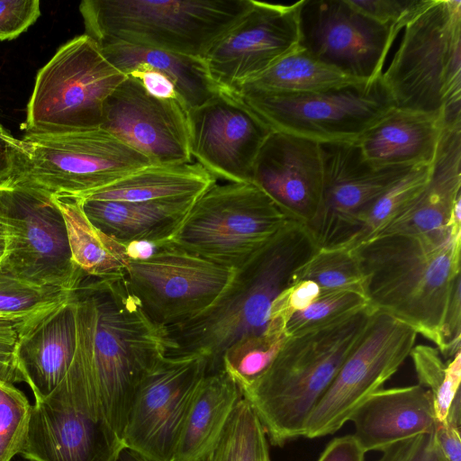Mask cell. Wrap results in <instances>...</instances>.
I'll return each instance as SVG.
<instances>
[{
    "mask_svg": "<svg viewBox=\"0 0 461 461\" xmlns=\"http://www.w3.org/2000/svg\"><path fill=\"white\" fill-rule=\"evenodd\" d=\"M71 297L75 351L55 390L122 438L137 387L167 353V330L145 314L124 276L84 275Z\"/></svg>",
    "mask_w": 461,
    "mask_h": 461,
    "instance_id": "obj_1",
    "label": "cell"
},
{
    "mask_svg": "<svg viewBox=\"0 0 461 461\" xmlns=\"http://www.w3.org/2000/svg\"><path fill=\"white\" fill-rule=\"evenodd\" d=\"M443 236L392 233L351 249L368 305L411 327L438 349L456 285L461 283V222Z\"/></svg>",
    "mask_w": 461,
    "mask_h": 461,
    "instance_id": "obj_2",
    "label": "cell"
},
{
    "mask_svg": "<svg viewBox=\"0 0 461 461\" xmlns=\"http://www.w3.org/2000/svg\"><path fill=\"white\" fill-rule=\"evenodd\" d=\"M317 248L303 223L290 221L237 269L231 284L210 309L167 330L166 355L199 354L206 358V373L222 369V357L230 348L266 333L274 301L294 284V271Z\"/></svg>",
    "mask_w": 461,
    "mask_h": 461,
    "instance_id": "obj_3",
    "label": "cell"
},
{
    "mask_svg": "<svg viewBox=\"0 0 461 461\" xmlns=\"http://www.w3.org/2000/svg\"><path fill=\"white\" fill-rule=\"evenodd\" d=\"M369 305L326 326L287 336L267 369L241 391L271 445L303 436L306 421L358 343Z\"/></svg>",
    "mask_w": 461,
    "mask_h": 461,
    "instance_id": "obj_4",
    "label": "cell"
},
{
    "mask_svg": "<svg viewBox=\"0 0 461 461\" xmlns=\"http://www.w3.org/2000/svg\"><path fill=\"white\" fill-rule=\"evenodd\" d=\"M253 0H85L86 34L203 59L252 6Z\"/></svg>",
    "mask_w": 461,
    "mask_h": 461,
    "instance_id": "obj_5",
    "label": "cell"
},
{
    "mask_svg": "<svg viewBox=\"0 0 461 461\" xmlns=\"http://www.w3.org/2000/svg\"><path fill=\"white\" fill-rule=\"evenodd\" d=\"M381 81L397 108L461 117V1L418 0Z\"/></svg>",
    "mask_w": 461,
    "mask_h": 461,
    "instance_id": "obj_6",
    "label": "cell"
},
{
    "mask_svg": "<svg viewBox=\"0 0 461 461\" xmlns=\"http://www.w3.org/2000/svg\"><path fill=\"white\" fill-rule=\"evenodd\" d=\"M293 219L253 182L215 183L164 244L239 269Z\"/></svg>",
    "mask_w": 461,
    "mask_h": 461,
    "instance_id": "obj_7",
    "label": "cell"
},
{
    "mask_svg": "<svg viewBox=\"0 0 461 461\" xmlns=\"http://www.w3.org/2000/svg\"><path fill=\"white\" fill-rule=\"evenodd\" d=\"M126 78L87 34L63 44L38 72L25 133L58 134L101 127L104 105Z\"/></svg>",
    "mask_w": 461,
    "mask_h": 461,
    "instance_id": "obj_8",
    "label": "cell"
},
{
    "mask_svg": "<svg viewBox=\"0 0 461 461\" xmlns=\"http://www.w3.org/2000/svg\"><path fill=\"white\" fill-rule=\"evenodd\" d=\"M12 181L52 195L82 198L153 164L104 128L58 133H25Z\"/></svg>",
    "mask_w": 461,
    "mask_h": 461,
    "instance_id": "obj_9",
    "label": "cell"
},
{
    "mask_svg": "<svg viewBox=\"0 0 461 461\" xmlns=\"http://www.w3.org/2000/svg\"><path fill=\"white\" fill-rule=\"evenodd\" d=\"M230 92L273 131L319 143L354 142L395 107L381 77L319 93Z\"/></svg>",
    "mask_w": 461,
    "mask_h": 461,
    "instance_id": "obj_10",
    "label": "cell"
},
{
    "mask_svg": "<svg viewBox=\"0 0 461 461\" xmlns=\"http://www.w3.org/2000/svg\"><path fill=\"white\" fill-rule=\"evenodd\" d=\"M0 203L10 224L2 265L26 282L72 291L84 275L73 262L66 224L52 194L11 181L0 187Z\"/></svg>",
    "mask_w": 461,
    "mask_h": 461,
    "instance_id": "obj_11",
    "label": "cell"
},
{
    "mask_svg": "<svg viewBox=\"0 0 461 461\" xmlns=\"http://www.w3.org/2000/svg\"><path fill=\"white\" fill-rule=\"evenodd\" d=\"M417 335L402 321L375 310L358 343L310 414L303 437L321 438L340 429L410 357Z\"/></svg>",
    "mask_w": 461,
    "mask_h": 461,
    "instance_id": "obj_12",
    "label": "cell"
},
{
    "mask_svg": "<svg viewBox=\"0 0 461 461\" xmlns=\"http://www.w3.org/2000/svg\"><path fill=\"white\" fill-rule=\"evenodd\" d=\"M236 272L163 243L147 259H130L124 277L145 314L167 330L210 309Z\"/></svg>",
    "mask_w": 461,
    "mask_h": 461,
    "instance_id": "obj_13",
    "label": "cell"
},
{
    "mask_svg": "<svg viewBox=\"0 0 461 461\" xmlns=\"http://www.w3.org/2000/svg\"><path fill=\"white\" fill-rule=\"evenodd\" d=\"M206 367L199 354L165 355L137 387L122 438L124 446L151 461H173Z\"/></svg>",
    "mask_w": 461,
    "mask_h": 461,
    "instance_id": "obj_14",
    "label": "cell"
},
{
    "mask_svg": "<svg viewBox=\"0 0 461 461\" xmlns=\"http://www.w3.org/2000/svg\"><path fill=\"white\" fill-rule=\"evenodd\" d=\"M320 144L322 195L316 213L304 225L318 248L347 247L365 211L412 167L376 168L354 142Z\"/></svg>",
    "mask_w": 461,
    "mask_h": 461,
    "instance_id": "obj_15",
    "label": "cell"
},
{
    "mask_svg": "<svg viewBox=\"0 0 461 461\" xmlns=\"http://www.w3.org/2000/svg\"><path fill=\"white\" fill-rule=\"evenodd\" d=\"M400 32L364 15L348 0H301L300 47L323 63L363 81L380 77Z\"/></svg>",
    "mask_w": 461,
    "mask_h": 461,
    "instance_id": "obj_16",
    "label": "cell"
},
{
    "mask_svg": "<svg viewBox=\"0 0 461 461\" xmlns=\"http://www.w3.org/2000/svg\"><path fill=\"white\" fill-rule=\"evenodd\" d=\"M300 5L253 0L203 59L220 89L236 90L300 47Z\"/></svg>",
    "mask_w": 461,
    "mask_h": 461,
    "instance_id": "obj_17",
    "label": "cell"
},
{
    "mask_svg": "<svg viewBox=\"0 0 461 461\" xmlns=\"http://www.w3.org/2000/svg\"><path fill=\"white\" fill-rule=\"evenodd\" d=\"M192 159L216 179L251 182L253 167L274 131L235 93L220 89L187 113Z\"/></svg>",
    "mask_w": 461,
    "mask_h": 461,
    "instance_id": "obj_18",
    "label": "cell"
},
{
    "mask_svg": "<svg viewBox=\"0 0 461 461\" xmlns=\"http://www.w3.org/2000/svg\"><path fill=\"white\" fill-rule=\"evenodd\" d=\"M187 113L181 102L152 96L126 76L104 103L101 127L153 164L191 163Z\"/></svg>",
    "mask_w": 461,
    "mask_h": 461,
    "instance_id": "obj_19",
    "label": "cell"
},
{
    "mask_svg": "<svg viewBox=\"0 0 461 461\" xmlns=\"http://www.w3.org/2000/svg\"><path fill=\"white\" fill-rule=\"evenodd\" d=\"M124 447L106 422L82 412L53 391L32 405L20 455L32 461H113Z\"/></svg>",
    "mask_w": 461,
    "mask_h": 461,
    "instance_id": "obj_20",
    "label": "cell"
},
{
    "mask_svg": "<svg viewBox=\"0 0 461 461\" xmlns=\"http://www.w3.org/2000/svg\"><path fill=\"white\" fill-rule=\"evenodd\" d=\"M251 182L293 219L306 224L316 213L322 195L321 144L274 131L258 153Z\"/></svg>",
    "mask_w": 461,
    "mask_h": 461,
    "instance_id": "obj_21",
    "label": "cell"
},
{
    "mask_svg": "<svg viewBox=\"0 0 461 461\" xmlns=\"http://www.w3.org/2000/svg\"><path fill=\"white\" fill-rule=\"evenodd\" d=\"M460 198L461 118L446 121L428 184L376 236L447 235L451 230L452 211Z\"/></svg>",
    "mask_w": 461,
    "mask_h": 461,
    "instance_id": "obj_22",
    "label": "cell"
},
{
    "mask_svg": "<svg viewBox=\"0 0 461 461\" xmlns=\"http://www.w3.org/2000/svg\"><path fill=\"white\" fill-rule=\"evenodd\" d=\"M349 421L366 453L382 452L397 442L433 433L438 422L432 396L419 384L379 389L355 410Z\"/></svg>",
    "mask_w": 461,
    "mask_h": 461,
    "instance_id": "obj_23",
    "label": "cell"
},
{
    "mask_svg": "<svg viewBox=\"0 0 461 461\" xmlns=\"http://www.w3.org/2000/svg\"><path fill=\"white\" fill-rule=\"evenodd\" d=\"M446 120V111L393 107L354 143L376 168L432 165Z\"/></svg>",
    "mask_w": 461,
    "mask_h": 461,
    "instance_id": "obj_24",
    "label": "cell"
},
{
    "mask_svg": "<svg viewBox=\"0 0 461 461\" xmlns=\"http://www.w3.org/2000/svg\"><path fill=\"white\" fill-rule=\"evenodd\" d=\"M76 346L75 305L67 302L44 317L18 341L16 359L34 400L47 398L67 374Z\"/></svg>",
    "mask_w": 461,
    "mask_h": 461,
    "instance_id": "obj_25",
    "label": "cell"
},
{
    "mask_svg": "<svg viewBox=\"0 0 461 461\" xmlns=\"http://www.w3.org/2000/svg\"><path fill=\"white\" fill-rule=\"evenodd\" d=\"M197 198L124 202L81 198L88 220L119 242L161 245L181 226Z\"/></svg>",
    "mask_w": 461,
    "mask_h": 461,
    "instance_id": "obj_26",
    "label": "cell"
},
{
    "mask_svg": "<svg viewBox=\"0 0 461 461\" xmlns=\"http://www.w3.org/2000/svg\"><path fill=\"white\" fill-rule=\"evenodd\" d=\"M242 398L240 387L223 368L206 373L184 422L173 461H203Z\"/></svg>",
    "mask_w": 461,
    "mask_h": 461,
    "instance_id": "obj_27",
    "label": "cell"
},
{
    "mask_svg": "<svg viewBox=\"0 0 461 461\" xmlns=\"http://www.w3.org/2000/svg\"><path fill=\"white\" fill-rule=\"evenodd\" d=\"M217 183L203 166L150 164L82 198L146 202L198 198Z\"/></svg>",
    "mask_w": 461,
    "mask_h": 461,
    "instance_id": "obj_28",
    "label": "cell"
},
{
    "mask_svg": "<svg viewBox=\"0 0 461 461\" xmlns=\"http://www.w3.org/2000/svg\"><path fill=\"white\" fill-rule=\"evenodd\" d=\"M100 47L106 59L124 75L140 64L167 75L187 111L203 104L220 90L203 59L124 42Z\"/></svg>",
    "mask_w": 461,
    "mask_h": 461,
    "instance_id": "obj_29",
    "label": "cell"
},
{
    "mask_svg": "<svg viewBox=\"0 0 461 461\" xmlns=\"http://www.w3.org/2000/svg\"><path fill=\"white\" fill-rule=\"evenodd\" d=\"M63 216L72 259L85 276H125L130 258L126 245L96 228L86 217L79 197L52 195Z\"/></svg>",
    "mask_w": 461,
    "mask_h": 461,
    "instance_id": "obj_30",
    "label": "cell"
},
{
    "mask_svg": "<svg viewBox=\"0 0 461 461\" xmlns=\"http://www.w3.org/2000/svg\"><path fill=\"white\" fill-rule=\"evenodd\" d=\"M367 83L317 59L299 47L234 91L308 94Z\"/></svg>",
    "mask_w": 461,
    "mask_h": 461,
    "instance_id": "obj_31",
    "label": "cell"
},
{
    "mask_svg": "<svg viewBox=\"0 0 461 461\" xmlns=\"http://www.w3.org/2000/svg\"><path fill=\"white\" fill-rule=\"evenodd\" d=\"M71 291L37 285L20 279L0 260V320L33 328L44 317L68 301Z\"/></svg>",
    "mask_w": 461,
    "mask_h": 461,
    "instance_id": "obj_32",
    "label": "cell"
},
{
    "mask_svg": "<svg viewBox=\"0 0 461 461\" xmlns=\"http://www.w3.org/2000/svg\"><path fill=\"white\" fill-rule=\"evenodd\" d=\"M203 461H271L268 440L249 403L240 399Z\"/></svg>",
    "mask_w": 461,
    "mask_h": 461,
    "instance_id": "obj_33",
    "label": "cell"
},
{
    "mask_svg": "<svg viewBox=\"0 0 461 461\" xmlns=\"http://www.w3.org/2000/svg\"><path fill=\"white\" fill-rule=\"evenodd\" d=\"M431 169L432 165L413 167L376 198L363 213L358 231L345 248L351 249L383 230L422 191Z\"/></svg>",
    "mask_w": 461,
    "mask_h": 461,
    "instance_id": "obj_34",
    "label": "cell"
},
{
    "mask_svg": "<svg viewBox=\"0 0 461 461\" xmlns=\"http://www.w3.org/2000/svg\"><path fill=\"white\" fill-rule=\"evenodd\" d=\"M304 280L315 283L321 291L347 290L364 295L359 265L353 251L345 247L317 248L293 275L294 284Z\"/></svg>",
    "mask_w": 461,
    "mask_h": 461,
    "instance_id": "obj_35",
    "label": "cell"
},
{
    "mask_svg": "<svg viewBox=\"0 0 461 461\" xmlns=\"http://www.w3.org/2000/svg\"><path fill=\"white\" fill-rule=\"evenodd\" d=\"M410 357L418 384L432 396L437 420H443L460 392L461 352L445 362L437 348L417 345L412 348Z\"/></svg>",
    "mask_w": 461,
    "mask_h": 461,
    "instance_id": "obj_36",
    "label": "cell"
},
{
    "mask_svg": "<svg viewBox=\"0 0 461 461\" xmlns=\"http://www.w3.org/2000/svg\"><path fill=\"white\" fill-rule=\"evenodd\" d=\"M286 337L284 329L270 325L263 335L244 340L224 354L222 367L240 391L252 384L267 369Z\"/></svg>",
    "mask_w": 461,
    "mask_h": 461,
    "instance_id": "obj_37",
    "label": "cell"
},
{
    "mask_svg": "<svg viewBox=\"0 0 461 461\" xmlns=\"http://www.w3.org/2000/svg\"><path fill=\"white\" fill-rule=\"evenodd\" d=\"M368 303L361 294L347 290L321 291L305 309L294 313L286 323L287 336L338 321L365 308Z\"/></svg>",
    "mask_w": 461,
    "mask_h": 461,
    "instance_id": "obj_38",
    "label": "cell"
},
{
    "mask_svg": "<svg viewBox=\"0 0 461 461\" xmlns=\"http://www.w3.org/2000/svg\"><path fill=\"white\" fill-rule=\"evenodd\" d=\"M32 405L14 384L0 383V461L20 454L27 434Z\"/></svg>",
    "mask_w": 461,
    "mask_h": 461,
    "instance_id": "obj_39",
    "label": "cell"
},
{
    "mask_svg": "<svg viewBox=\"0 0 461 461\" xmlns=\"http://www.w3.org/2000/svg\"><path fill=\"white\" fill-rule=\"evenodd\" d=\"M38 0H0V41L17 38L40 17Z\"/></svg>",
    "mask_w": 461,
    "mask_h": 461,
    "instance_id": "obj_40",
    "label": "cell"
},
{
    "mask_svg": "<svg viewBox=\"0 0 461 461\" xmlns=\"http://www.w3.org/2000/svg\"><path fill=\"white\" fill-rule=\"evenodd\" d=\"M349 5L381 25L402 30L418 0H348Z\"/></svg>",
    "mask_w": 461,
    "mask_h": 461,
    "instance_id": "obj_41",
    "label": "cell"
},
{
    "mask_svg": "<svg viewBox=\"0 0 461 461\" xmlns=\"http://www.w3.org/2000/svg\"><path fill=\"white\" fill-rule=\"evenodd\" d=\"M461 393L453 400L445 419L438 421L434 440L442 461H461Z\"/></svg>",
    "mask_w": 461,
    "mask_h": 461,
    "instance_id": "obj_42",
    "label": "cell"
},
{
    "mask_svg": "<svg viewBox=\"0 0 461 461\" xmlns=\"http://www.w3.org/2000/svg\"><path fill=\"white\" fill-rule=\"evenodd\" d=\"M31 329L20 322L0 320V383L23 382L18 369L16 348L19 339Z\"/></svg>",
    "mask_w": 461,
    "mask_h": 461,
    "instance_id": "obj_43",
    "label": "cell"
},
{
    "mask_svg": "<svg viewBox=\"0 0 461 461\" xmlns=\"http://www.w3.org/2000/svg\"><path fill=\"white\" fill-rule=\"evenodd\" d=\"M376 461H442L433 433L397 442L382 451Z\"/></svg>",
    "mask_w": 461,
    "mask_h": 461,
    "instance_id": "obj_44",
    "label": "cell"
},
{
    "mask_svg": "<svg viewBox=\"0 0 461 461\" xmlns=\"http://www.w3.org/2000/svg\"><path fill=\"white\" fill-rule=\"evenodd\" d=\"M460 283L452 294L442 327V342L438 349L445 359H451L460 352L461 342V295Z\"/></svg>",
    "mask_w": 461,
    "mask_h": 461,
    "instance_id": "obj_45",
    "label": "cell"
},
{
    "mask_svg": "<svg viewBox=\"0 0 461 461\" xmlns=\"http://www.w3.org/2000/svg\"><path fill=\"white\" fill-rule=\"evenodd\" d=\"M126 76L137 79L146 92L152 96L181 102L172 80L167 75L148 65L135 66Z\"/></svg>",
    "mask_w": 461,
    "mask_h": 461,
    "instance_id": "obj_46",
    "label": "cell"
},
{
    "mask_svg": "<svg viewBox=\"0 0 461 461\" xmlns=\"http://www.w3.org/2000/svg\"><path fill=\"white\" fill-rule=\"evenodd\" d=\"M366 452L352 435L333 438L317 461H365Z\"/></svg>",
    "mask_w": 461,
    "mask_h": 461,
    "instance_id": "obj_47",
    "label": "cell"
},
{
    "mask_svg": "<svg viewBox=\"0 0 461 461\" xmlns=\"http://www.w3.org/2000/svg\"><path fill=\"white\" fill-rule=\"evenodd\" d=\"M22 149L21 140L0 136V187L15 176Z\"/></svg>",
    "mask_w": 461,
    "mask_h": 461,
    "instance_id": "obj_48",
    "label": "cell"
},
{
    "mask_svg": "<svg viewBox=\"0 0 461 461\" xmlns=\"http://www.w3.org/2000/svg\"><path fill=\"white\" fill-rule=\"evenodd\" d=\"M160 245L149 241H132L126 245L130 259L142 260L150 258L159 249Z\"/></svg>",
    "mask_w": 461,
    "mask_h": 461,
    "instance_id": "obj_49",
    "label": "cell"
},
{
    "mask_svg": "<svg viewBox=\"0 0 461 461\" xmlns=\"http://www.w3.org/2000/svg\"><path fill=\"white\" fill-rule=\"evenodd\" d=\"M10 236V224L7 215L0 203V260L4 258Z\"/></svg>",
    "mask_w": 461,
    "mask_h": 461,
    "instance_id": "obj_50",
    "label": "cell"
},
{
    "mask_svg": "<svg viewBox=\"0 0 461 461\" xmlns=\"http://www.w3.org/2000/svg\"><path fill=\"white\" fill-rule=\"evenodd\" d=\"M113 461H151L141 454L130 449L126 447H122Z\"/></svg>",
    "mask_w": 461,
    "mask_h": 461,
    "instance_id": "obj_51",
    "label": "cell"
},
{
    "mask_svg": "<svg viewBox=\"0 0 461 461\" xmlns=\"http://www.w3.org/2000/svg\"><path fill=\"white\" fill-rule=\"evenodd\" d=\"M0 136H3L7 139H14L7 130H5L1 124H0Z\"/></svg>",
    "mask_w": 461,
    "mask_h": 461,
    "instance_id": "obj_52",
    "label": "cell"
},
{
    "mask_svg": "<svg viewBox=\"0 0 461 461\" xmlns=\"http://www.w3.org/2000/svg\"><path fill=\"white\" fill-rule=\"evenodd\" d=\"M27 461H32V460H27Z\"/></svg>",
    "mask_w": 461,
    "mask_h": 461,
    "instance_id": "obj_53",
    "label": "cell"
}]
</instances>
